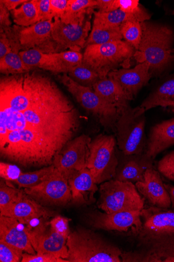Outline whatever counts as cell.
<instances>
[{"label":"cell","mask_w":174,"mask_h":262,"mask_svg":"<svg viewBox=\"0 0 174 262\" xmlns=\"http://www.w3.org/2000/svg\"><path fill=\"white\" fill-rule=\"evenodd\" d=\"M122 38L120 27H106L93 21L91 32L88 37L86 47L120 40Z\"/></svg>","instance_id":"4316f807"},{"label":"cell","mask_w":174,"mask_h":262,"mask_svg":"<svg viewBox=\"0 0 174 262\" xmlns=\"http://www.w3.org/2000/svg\"><path fill=\"white\" fill-rule=\"evenodd\" d=\"M92 89L105 101L115 107L120 115L131 108V100L113 79L107 77L99 79L93 85Z\"/></svg>","instance_id":"603a6c76"},{"label":"cell","mask_w":174,"mask_h":262,"mask_svg":"<svg viewBox=\"0 0 174 262\" xmlns=\"http://www.w3.org/2000/svg\"><path fill=\"white\" fill-rule=\"evenodd\" d=\"M140 212L141 211H126L108 213L94 210L87 215V221L95 229L126 232L131 236L141 228Z\"/></svg>","instance_id":"4fadbf2b"},{"label":"cell","mask_w":174,"mask_h":262,"mask_svg":"<svg viewBox=\"0 0 174 262\" xmlns=\"http://www.w3.org/2000/svg\"><path fill=\"white\" fill-rule=\"evenodd\" d=\"M51 3L54 18L61 19L67 10L69 0H51Z\"/></svg>","instance_id":"ee69618b"},{"label":"cell","mask_w":174,"mask_h":262,"mask_svg":"<svg viewBox=\"0 0 174 262\" xmlns=\"http://www.w3.org/2000/svg\"><path fill=\"white\" fill-rule=\"evenodd\" d=\"M67 74L74 81L90 88L101 79L95 71L83 63L73 67Z\"/></svg>","instance_id":"d6a6232c"},{"label":"cell","mask_w":174,"mask_h":262,"mask_svg":"<svg viewBox=\"0 0 174 262\" xmlns=\"http://www.w3.org/2000/svg\"><path fill=\"white\" fill-rule=\"evenodd\" d=\"M116 139L112 135L101 134L92 140L86 168L96 184L114 179L118 160Z\"/></svg>","instance_id":"9c48e42d"},{"label":"cell","mask_w":174,"mask_h":262,"mask_svg":"<svg viewBox=\"0 0 174 262\" xmlns=\"http://www.w3.org/2000/svg\"><path fill=\"white\" fill-rule=\"evenodd\" d=\"M121 258L123 262H160L155 256L140 249L135 251H122Z\"/></svg>","instance_id":"74e56055"},{"label":"cell","mask_w":174,"mask_h":262,"mask_svg":"<svg viewBox=\"0 0 174 262\" xmlns=\"http://www.w3.org/2000/svg\"><path fill=\"white\" fill-rule=\"evenodd\" d=\"M117 158L118 164L114 179L119 181L133 183L143 182L146 171L154 168V160L145 153L127 155L120 151Z\"/></svg>","instance_id":"ac0fdd59"},{"label":"cell","mask_w":174,"mask_h":262,"mask_svg":"<svg viewBox=\"0 0 174 262\" xmlns=\"http://www.w3.org/2000/svg\"><path fill=\"white\" fill-rule=\"evenodd\" d=\"M66 246L68 262H122V251L116 245L85 227L70 232Z\"/></svg>","instance_id":"277c9868"},{"label":"cell","mask_w":174,"mask_h":262,"mask_svg":"<svg viewBox=\"0 0 174 262\" xmlns=\"http://www.w3.org/2000/svg\"><path fill=\"white\" fill-rule=\"evenodd\" d=\"M36 3L39 21L53 20L54 18L51 9V0H36Z\"/></svg>","instance_id":"7bdbcfd3"},{"label":"cell","mask_w":174,"mask_h":262,"mask_svg":"<svg viewBox=\"0 0 174 262\" xmlns=\"http://www.w3.org/2000/svg\"><path fill=\"white\" fill-rule=\"evenodd\" d=\"M49 224L52 229L67 240L71 232L67 219L59 215L57 216L49 222Z\"/></svg>","instance_id":"b9f144b4"},{"label":"cell","mask_w":174,"mask_h":262,"mask_svg":"<svg viewBox=\"0 0 174 262\" xmlns=\"http://www.w3.org/2000/svg\"><path fill=\"white\" fill-rule=\"evenodd\" d=\"M11 14L15 24L20 27H29L39 21L36 0L24 3Z\"/></svg>","instance_id":"83f0119b"},{"label":"cell","mask_w":174,"mask_h":262,"mask_svg":"<svg viewBox=\"0 0 174 262\" xmlns=\"http://www.w3.org/2000/svg\"><path fill=\"white\" fill-rule=\"evenodd\" d=\"M140 217V229L131 235L137 247L155 256L160 262L173 258L174 209L144 207Z\"/></svg>","instance_id":"7a4b0ae2"},{"label":"cell","mask_w":174,"mask_h":262,"mask_svg":"<svg viewBox=\"0 0 174 262\" xmlns=\"http://www.w3.org/2000/svg\"><path fill=\"white\" fill-rule=\"evenodd\" d=\"M174 145V118L154 126L147 140L145 154L154 160L157 155Z\"/></svg>","instance_id":"7402d4cb"},{"label":"cell","mask_w":174,"mask_h":262,"mask_svg":"<svg viewBox=\"0 0 174 262\" xmlns=\"http://www.w3.org/2000/svg\"><path fill=\"white\" fill-rule=\"evenodd\" d=\"M120 31L126 41L138 50L142 36L141 23L135 20H128L120 26Z\"/></svg>","instance_id":"836d02e7"},{"label":"cell","mask_w":174,"mask_h":262,"mask_svg":"<svg viewBox=\"0 0 174 262\" xmlns=\"http://www.w3.org/2000/svg\"><path fill=\"white\" fill-rule=\"evenodd\" d=\"M23 190L29 196L42 205L65 206L71 200L68 180L56 168L40 184Z\"/></svg>","instance_id":"7c38bea8"},{"label":"cell","mask_w":174,"mask_h":262,"mask_svg":"<svg viewBox=\"0 0 174 262\" xmlns=\"http://www.w3.org/2000/svg\"><path fill=\"white\" fill-rule=\"evenodd\" d=\"M19 55L26 66L31 70L39 68L58 74L53 53H45L37 49L22 51Z\"/></svg>","instance_id":"d4e9b609"},{"label":"cell","mask_w":174,"mask_h":262,"mask_svg":"<svg viewBox=\"0 0 174 262\" xmlns=\"http://www.w3.org/2000/svg\"><path fill=\"white\" fill-rule=\"evenodd\" d=\"M141 40L134 55L139 63L147 62L151 73L158 76L174 64V32L162 24L141 23Z\"/></svg>","instance_id":"3957f363"},{"label":"cell","mask_w":174,"mask_h":262,"mask_svg":"<svg viewBox=\"0 0 174 262\" xmlns=\"http://www.w3.org/2000/svg\"><path fill=\"white\" fill-rule=\"evenodd\" d=\"M61 83L77 102L106 129L114 132L116 124L120 116L117 110L93 90L72 80L67 74L59 76Z\"/></svg>","instance_id":"ba28073f"},{"label":"cell","mask_w":174,"mask_h":262,"mask_svg":"<svg viewBox=\"0 0 174 262\" xmlns=\"http://www.w3.org/2000/svg\"><path fill=\"white\" fill-rule=\"evenodd\" d=\"M172 14L174 15V10L173 11Z\"/></svg>","instance_id":"f907efd6"},{"label":"cell","mask_w":174,"mask_h":262,"mask_svg":"<svg viewBox=\"0 0 174 262\" xmlns=\"http://www.w3.org/2000/svg\"><path fill=\"white\" fill-rule=\"evenodd\" d=\"M58 74H68L73 67L83 63V55L71 51L53 53Z\"/></svg>","instance_id":"1f68e13d"},{"label":"cell","mask_w":174,"mask_h":262,"mask_svg":"<svg viewBox=\"0 0 174 262\" xmlns=\"http://www.w3.org/2000/svg\"><path fill=\"white\" fill-rule=\"evenodd\" d=\"M53 20L40 21L27 27L18 26V39L23 51L37 49L45 53H58L52 34Z\"/></svg>","instance_id":"9a60e30c"},{"label":"cell","mask_w":174,"mask_h":262,"mask_svg":"<svg viewBox=\"0 0 174 262\" xmlns=\"http://www.w3.org/2000/svg\"><path fill=\"white\" fill-rule=\"evenodd\" d=\"M139 193L151 206L170 208L171 201L159 172L152 168L147 169L143 182L135 183Z\"/></svg>","instance_id":"d6986e66"},{"label":"cell","mask_w":174,"mask_h":262,"mask_svg":"<svg viewBox=\"0 0 174 262\" xmlns=\"http://www.w3.org/2000/svg\"><path fill=\"white\" fill-rule=\"evenodd\" d=\"M158 170L167 179L174 181V150L160 160L158 164Z\"/></svg>","instance_id":"f35d334b"},{"label":"cell","mask_w":174,"mask_h":262,"mask_svg":"<svg viewBox=\"0 0 174 262\" xmlns=\"http://www.w3.org/2000/svg\"><path fill=\"white\" fill-rule=\"evenodd\" d=\"M77 108L47 75L31 71L0 79V155L24 168L53 164L80 127Z\"/></svg>","instance_id":"6da1fadb"},{"label":"cell","mask_w":174,"mask_h":262,"mask_svg":"<svg viewBox=\"0 0 174 262\" xmlns=\"http://www.w3.org/2000/svg\"><path fill=\"white\" fill-rule=\"evenodd\" d=\"M171 201V207L174 208V186L164 184Z\"/></svg>","instance_id":"681fc988"},{"label":"cell","mask_w":174,"mask_h":262,"mask_svg":"<svg viewBox=\"0 0 174 262\" xmlns=\"http://www.w3.org/2000/svg\"><path fill=\"white\" fill-rule=\"evenodd\" d=\"M96 5V0H69L67 10L60 19L66 25L83 21L91 14Z\"/></svg>","instance_id":"484cf974"},{"label":"cell","mask_w":174,"mask_h":262,"mask_svg":"<svg viewBox=\"0 0 174 262\" xmlns=\"http://www.w3.org/2000/svg\"><path fill=\"white\" fill-rule=\"evenodd\" d=\"M55 169V166L52 164L33 172H22L19 178L12 183L16 184L19 188L32 187L45 181L54 172Z\"/></svg>","instance_id":"f1b7e54d"},{"label":"cell","mask_w":174,"mask_h":262,"mask_svg":"<svg viewBox=\"0 0 174 262\" xmlns=\"http://www.w3.org/2000/svg\"><path fill=\"white\" fill-rule=\"evenodd\" d=\"M21 262H68L66 259L46 253L31 254L23 252Z\"/></svg>","instance_id":"60d3db41"},{"label":"cell","mask_w":174,"mask_h":262,"mask_svg":"<svg viewBox=\"0 0 174 262\" xmlns=\"http://www.w3.org/2000/svg\"><path fill=\"white\" fill-rule=\"evenodd\" d=\"M95 8L99 12L106 13L119 9L118 0H96Z\"/></svg>","instance_id":"f6af8a7d"},{"label":"cell","mask_w":174,"mask_h":262,"mask_svg":"<svg viewBox=\"0 0 174 262\" xmlns=\"http://www.w3.org/2000/svg\"><path fill=\"white\" fill-rule=\"evenodd\" d=\"M108 77L113 79L120 85L131 101L153 77L150 66L147 62L139 63L133 69L122 68L113 70Z\"/></svg>","instance_id":"e0dca14e"},{"label":"cell","mask_w":174,"mask_h":262,"mask_svg":"<svg viewBox=\"0 0 174 262\" xmlns=\"http://www.w3.org/2000/svg\"><path fill=\"white\" fill-rule=\"evenodd\" d=\"M9 11L16 9L17 7L24 3L28 2V0H1Z\"/></svg>","instance_id":"c3c4849f"},{"label":"cell","mask_w":174,"mask_h":262,"mask_svg":"<svg viewBox=\"0 0 174 262\" xmlns=\"http://www.w3.org/2000/svg\"><path fill=\"white\" fill-rule=\"evenodd\" d=\"M174 102V78L159 86L142 102L140 107L144 112L158 106L173 107Z\"/></svg>","instance_id":"cb8c5ba5"},{"label":"cell","mask_w":174,"mask_h":262,"mask_svg":"<svg viewBox=\"0 0 174 262\" xmlns=\"http://www.w3.org/2000/svg\"><path fill=\"white\" fill-rule=\"evenodd\" d=\"M173 107H174V102H173Z\"/></svg>","instance_id":"816d5d0a"},{"label":"cell","mask_w":174,"mask_h":262,"mask_svg":"<svg viewBox=\"0 0 174 262\" xmlns=\"http://www.w3.org/2000/svg\"><path fill=\"white\" fill-rule=\"evenodd\" d=\"M12 52L11 42L4 32H1L0 37V59Z\"/></svg>","instance_id":"7dc6e473"},{"label":"cell","mask_w":174,"mask_h":262,"mask_svg":"<svg viewBox=\"0 0 174 262\" xmlns=\"http://www.w3.org/2000/svg\"><path fill=\"white\" fill-rule=\"evenodd\" d=\"M98 190L96 205L106 213L141 211L144 208V200L133 183L112 179L102 183Z\"/></svg>","instance_id":"52a82bcc"},{"label":"cell","mask_w":174,"mask_h":262,"mask_svg":"<svg viewBox=\"0 0 174 262\" xmlns=\"http://www.w3.org/2000/svg\"><path fill=\"white\" fill-rule=\"evenodd\" d=\"M91 140L85 134L74 138L56 156L53 164L66 180L86 168Z\"/></svg>","instance_id":"8fae6325"},{"label":"cell","mask_w":174,"mask_h":262,"mask_svg":"<svg viewBox=\"0 0 174 262\" xmlns=\"http://www.w3.org/2000/svg\"><path fill=\"white\" fill-rule=\"evenodd\" d=\"M0 216L15 219L20 223L26 225L35 219L51 218L54 216V212L29 196L22 189L21 193L16 201L0 209Z\"/></svg>","instance_id":"2e32d148"},{"label":"cell","mask_w":174,"mask_h":262,"mask_svg":"<svg viewBox=\"0 0 174 262\" xmlns=\"http://www.w3.org/2000/svg\"><path fill=\"white\" fill-rule=\"evenodd\" d=\"M135 49L126 40H116L86 47L83 63L93 70L101 79L108 77L118 66L129 68Z\"/></svg>","instance_id":"5b68a950"},{"label":"cell","mask_w":174,"mask_h":262,"mask_svg":"<svg viewBox=\"0 0 174 262\" xmlns=\"http://www.w3.org/2000/svg\"><path fill=\"white\" fill-rule=\"evenodd\" d=\"M119 9L122 11L133 15L138 21H147L151 16L143 9L138 0H118Z\"/></svg>","instance_id":"e575fe53"},{"label":"cell","mask_w":174,"mask_h":262,"mask_svg":"<svg viewBox=\"0 0 174 262\" xmlns=\"http://www.w3.org/2000/svg\"><path fill=\"white\" fill-rule=\"evenodd\" d=\"M22 173L18 166L5 162L0 163V177L7 182L12 183Z\"/></svg>","instance_id":"ab89813d"},{"label":"cell","mask_w":174,"mask_h":262,"mask_svg":"<svg viewBox=\"0 0 174 262\" xmlns=\"http://www.w3.org/2000/svg\"><path fill=\"white\" fill-rule=\"evenodd\" d=\"M94 15L93 21L106 27H120L123 23L128 20H137L133 15L119 9L106 13L94 12Z\"/></svg>","instance_id":"4dcf8cb0"},{"label":"cell","mask_w":174,"mask_h":262,"mask_svg":"<svg viewBox=\"0 0 174 262\" xmlns=\"http://www.w3.org/2000/svg\"><path fill=\"white\" fill-rule=\"evenodd\" d=\"M145 112L140 106L123 113L115 127L117 146L127 155L145 153L147 140L145 135Z\"/></svg>","instance_id":"8992f818"},{"label":"cell","mask_w":174,"mask_h":262,"mask_svg":"<svg viewBox=\"0 0 174 262\" xmlns=\"http://www.w3.org/2000/svg\"><path fill=\"white\" fill-rule=\"evenodd\" d=\"M31 71L23 62L19 52H12L0 59V71L5 76L20 75Z\"/></svg>","instance_id":"f546056e"},{"label":"cell","mask_w":174,"mask_h":262,"mask_svg":"<svg viewBox=\"0 0 174 262\" xmlns=\"http://www.w3.org/2000/svg\"><path fill=\"white\" fill-rule=\"evenodd\" d=\"M12 22L10 19L9 11L0 1V27H1V30L10 28Z\"/></svg>","instance_id":"bcb514c9"},{"label":"cell","mask_w":174,"mask_h":262,"mask_svg":"<svg viewBox=\"0 0 174 262\" xmlns=\"http://www.w3.org/2000/svg\"><path fill=\"white\" fill-rule=\"evenodd\" d=\"M0 241L17 247L23 252L36 254L26 227L15 219L0 216Z\"/></svg>","instance_id":"44dd1931"},{"label":"cell","mask_w":174,"mask_h":262,"mask_svg":"<svg viewBox=\"0 0 174 262\" xmlns=\"http://www.w3.org/2000/svg\"><path fill=\"white\" fill-rule=\"evenodd\" d=\"M52 36L58 53L69 49L80 52L86 47L91 23L87 19L79 23L66 24L55 17Z\"/></svg>","instance_id":"5bb4252c"},{"label":"cell","mask_w":174,"mask_h":262,"mask_svg":"<svg viewBox=\"0 0 174 262\" xmlns=\"http://www.w3.org/2000/svg\"><path fill=\"white\" fill-rule=\"evenodd\" d=\"M22 189L16 188L5 181L0 182V209H3L16 201L19 198Z\"/></svg>","instance_id":"d590c367"},{"label":"cell","mask_w":174,"mask_h":262,"mask_svg":"<svg viewBox=\"0 0 174 262\" xmlns=\"http://www.w3.org/2000/svg\"><path fill=\"white\" fill-rule=\"evenodd\" d=\"M46 220L35 219L26 225L31 243L36 253L52 254L66 259L67 239L52 229Z\"/></svg>","instance_id":"30bf717a"},{"label":"cell","mask_w":174,"mask_h":262,"mask_svg":"<svg viewBox=\"0 0 174 262\" xmlns=\"http://www.w3.org/2000/svg\"><path fill=\"white\" fill-rule=\"evenodd\" d=\"M68 182L71 193V203L77 206H87L95 202V194L98 190L90 171L87 168L74 173Z\"/></svg>","instance_id":"ffe728a7"},{"label":"cell","mask_w":174,"mask_h":262,"mask_svg":"<svg viewBox=\"0 0 174 262\" xmlns=\"http://www.w3.org/2000/svg\"><path fill=\"white\" fill-rule=\"evenodd\" d=\"M23 251L19 248L0 241V261H21Z\"/></svg>","instance_id":"8d00e7d4"}]
</instances>
